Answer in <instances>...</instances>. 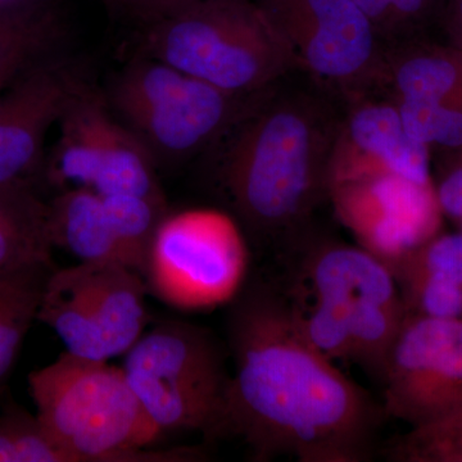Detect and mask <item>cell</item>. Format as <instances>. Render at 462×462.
<instances>
[{
    "mask_svg": "<svg viewBox=\"0 0 462 462\" xmlns=\"http://www.w3.org/2000/svg\"><path fill=\"white\" fill-rule=\"evenodd\" d=\"M36 418L75 462H187L196 449L145 451L163 436L123 367L65 352L29 375Z\"/></svg>",
    "mask_w": 462,
    "mask_h": 462,
    "instance_id": "cell-4",
    "label": "cell"
},
{
    "mask_svg": "<svg viewBox=\"0 0 462 462\" xmlns=\"http://www.w3.org/2000/svg\"><path fill=\"white\" fill-rule=\"evenodd\" d=\"M58 126L60 138L42 173L58 191L165 200L156 163L89 84L69 103Z\"/></svg>",
    "mask_w": 462,
    "mask_h": 462,
    "instance_id": "cell-11",
    "label": "cell"
},
{
    "mask_svg": "<svg viewBox=\"0 0 462 462\" xmlns=\"http://www.w3.org/2000/svg\"><path fill=\"white\" fill-rule=\"evenodd\" d=\"M0 462H75L38 420L23 410L0 415Z\"/></svg>",
    "mask_w": 462,
    "mask_h": 462,
    "instance_id": "cell-24",
    "label": "cell"
},
{
    "mask_svg": "<svg viewBox=\"0 0 462 462\" xmlns=\"http://www.w3.org/2000/svg\"><path fill=\"white\" fill-rule=\"evenodd\" d=\"M394 99V98H393ZM404 129L430 151H462V109L424 100L394 99Z\"/></svg>",
    "mask_w": 462,
    "mask_h": 462,
    "instance_id": "cell-23",
    "label": "cell"
},
{
    "mask_svg": "<svg viewBox=\"0 0 462 462\" xmlns=\"http://www.w3.org/2000/svg\"><path fill=\"white\" fill-rule=\"evenodd\" d=\"M430 39L387 51L389 96L462 109V47Z\"/></svg>",
    "mask_w": 462,
    "mask_h": 462,
    "instance_id": "cell-19",
    "label": "cell"
},
{
    "mask_svg": "<svg viewBox=\"0 0 462 462\" xmlns=\"http://www.w3.org/2000/svg\"><path fill=\"white\" fill-rule=\"evenodd\" d=\"M112 8L148 26L205 0H106Z\"/></svg>",
    "mask_w": 462,
    "mask_h": 462,
    "instance_id": "cell-26",
    "label": "cell"
},
{
    "mask_svg": "<svg viewBox=\"0 0 462 462\" xmlns=\"http://www.w3.org/2000/svg\"><path fill=\"white\" fill-rule=\"evenodd\" d=\"M50 206L30 185H0V276L57 269Z\"/></svg>",
    "mask_w": 462,
    "mask_h": 462,
    "instance_id": "cell-20",
    "label": "cell"
},
{
    "mask_svg": "<svg viewBox=\"0 0 462 462\" xmlns=\"http://www.w3.org/2000/svg\"><path fill=\"white\" fill-rule=\"evenodd\" d=\"M328 200L356 245L391 272L440 231L442 211L434 184L380 173L330 185Z\"/></svg>",
    "mask_w": 462,
    "mask_h": 462,
    "instance_id": "cell-13",
    "label": "cell"
},
{
    "mask_svg": "<svg viewBox=\"0 0 462 462\" xmlns=\"http://www.w3.org/2000/svg\"><path fill=\"white\" fill-rule=\"evenodd\" d=\"M430 149L404 129L389 94L365 97L345 105L331 156L329 188L380 173H394L420 184H433Z\"/></svg>",
    "mask_w": 462,
    "mask_h": 462,
    "instance_id": "cell-16",
    "label": "cell"
},
{
    "mask_svg": "<svg viewBox=\"0 0 462 462\" xmlns=\"http://www.w3.org/2000/svg\"><path fill=\"white\" fill-rule=\"evenodd\" d=\"M124 356L125 376L158 430H199L209 437L230 374L208 330L162 321L145 330Z\"/></svg>",
    "mask_w": 462,
    "mask_h": 462,
    "instance_id": "cell-7",
    "label": "cell"
},
{
    "mask_svg": "<svg viewBox=\"0 0 462 462\" xmlns=\"http://www.w3.org/2000/svg\"><path fill=\"white\" fill-rule=\"evenodd\" d=\"M462 227V226H461ZM462 230V229H461Z\"/></svg>",
    "mask_w": 462,
    "mask_h": 462,
    "instance_id": "cell-29",
    "label": "cell"
},
{
    "mask_svg": "<svg viewBox=\"0 0 462 462\" xmlns=\"http://www.w3.org/2000/svg\"><path fill=\"white\" fill-rule=\"evenodd\" d=\"M54 270L0 276V383L7 378L27 331L38 320L42 291Z\"/></svg>",
    "mask_w": 462,
    "mask_h": 462,
    "instance_id": "cell-21",
    "label": "cell"
},
{
    "mask_svg": "<svg viewBox=\"0 0 462 462\" xmlns=\"http://www.w3.org/2000/svg\"><path fill=\"white\" fill-rule=\"evenodd\" d=\"M446 157L437 181L433 180L438 205L443 216L457 221L462 226V158L456 153Z\"/></svg>",
    "mask_w": 462,
    "mask_h": 462,
    "instance_id": "cell-25",
    "label": "cell"
},
{
    "mask_svg": "<svg viewBox=\"0 0 462 462\" xmlns=\"http://www.w3.org/2000/svg\"><path fill=\"white\" fill-rule=\"evenodd\" d=\"M284 247L294 263L281 291L298 329L334 363L357 364L379 380L407 316L393 273L311 225Z\"/></svg>",
    "mask_w": 462,
    "mask_h": 462,
    "instance_id": "cell-3",
    "label": "cell"
},
{
    "mask_svg": "<svg viewBox=\"0 0 462 462\" xmlns=\"http://www.w3.org/2000/svg\"><path fill=\"white\" fill-rule=\"evenodd\" d=\"M257 94L227 93L143 54L125 67L105 97L160 170L215 147Z\"/></svg>",
    "mask_w": 462,
    "mask_h": 462,
    "instance_id": "cell-6",
    "label": "cell"
},
{
    "mask_svg": "<svg viewBox=\"0 0 462 462\" xmlns=\"http://www.w3.org/2000/svg\"><path fill=\"white\" fill-rule=\"evenodd\" d=\"M87 84L78 67L57 56L0 93V185L35 187L48 133Z\"/></svg>",
    "mask_w": 462,
    "mask_h": 462,
    "instance_id": "cell-15",
    "label": "cell"
},
{
    "mask_svg": "<svg viewBox=\"0 0 462 462\" xmlns=\"http://www.w3.org/2000/svg\"><path fill=\"white\" fill-rule=\"evenodd\" d=\"M231 303L234 370L209 438H238L256 461L370 460L384 407L305 338L281 289L245 285Z\"/></svg>",
    "mask_w": 462,
    "mask_h": 462,
    "instance_id": "cell-1",
    "label": "cell"
},
{
    "mask_svg": "<svg viewBox=\"0 0 462 462\" xmlns=\"http://www.w3.org/2000/svg\"><path fill=\"white\" fill-rule=\"evenodd\" d=\"M438 30L445 33L449 44L462 47V0H448Z\"/></svg>",
    "mask_w": 462,
    "mask_h": 462,
    "instance_id": "cell-27",
    "label": "cell"
},
{
    "mask_svg": "<svg viewBox=\"0 0 462 462\" xmlns=\"http://www.w3.org/2000/svg\"><path fill=\"white\" fill-rule=\"evenodd\" d=\"M454 153L458 154L462 158V151L454 152Z\"/></svg>",
    "mask_w": 462,
    "mask_h": 462,
    "instance_id": "cell-28",
    "label": "cell"
},
{
    "mask_svg": "<svg viewBox=\"0 0 462 462\" xmlns=\"http://www.w3.org/2000/svg\"><path fill=\"white\" fill-rule=\"evenodd\" d=\"M148 289L141 273L116 263H79L51 273L38 320L66 352L88 360L124 356L145 331Z\"/></svg>",
    "mask_w": 462,
    "mask_h": 462,
    "instance_id": "cell-10",
    "label": "cell"
},
{
    "mask_svg": "<svg viewBox=\"0 0 462 462\" xmlns=\"http://www.w3.org/2000/svg\"><path fill=\"white\" fill-rule=\"evenodd\" d=\"M366 14L387 51L430 38L439 29L448 0H354Z\"/></svg>",
    "mask_w": 462,
    "mask_h": 462,
    "instance_id": "cell-22",
    "label": "cell"
},
{
    "mask_svg": "<svg viewBox=\"0 0 462 462\" xmlns=\"http://www.w3.org/2000/svg\"><path fill=\"white\" fill-rule=\"evenodd\" d=\"M248 264L245 229L233 215L190 208L161 218L142 276L148 293L165 305L206 311L238 297Z\"/></svg>",
    "mask_w": 462,
    "mask_h": 462,
    "instance_id": "cell-8",
    "label": "cell"
},
{
    "mask_svg": "<svg viewBox=\"0 0 462 462\" xmlns=\"http://www.w3.org/2000/svg\"><path fill=\"white\" fill-rule=\"evenodd\" d=\"M65 23L48 0H0V93L60 56Z\"/></svg>",
    "mask_w": 462,
    "mask_h": 462,
    "instance_id": "cell-18",
    "label": "cell"
},
{
    "mask_svg": "<svg viewBox=\"0 0 462 462\" xmlns=\"http://www.w3.org/2000/svg\"><path fill=\"white\" fill-rule=\"evenodd\" d=\"M392 273L407 315L462 319V230L439 231Z\"/></svg>",
    "mask_w": 462,
    "mask_h": 462,
    "instance_id": "cell-17",
    "label": "cell"
},
{
    "mask_svg": "<svg viewBox=\"0 0 462 462\" xmlns=\"http://www.w3.org/2000/svg\"><path fill=\"white\" fill-rule=\"evenodd\" d=\"M144 56L236 96L261 93L298 69L256 0H205L153 23Z\"/></svg>",
    "mask_w": 462,
    "mask_h": 462,
    "instance_id": "cell-5",
    "label": "cell"
},
{
    "mask_svg": "<svg viewBox=\"0 0 462 462\" xmlns=\"http://www.w3.org/2000/svg\"><path fill=\"white\" fill-rule=\"evenodd\" d=\"M387 416L411 428L462 415V319L407 315L379 379Z\"/></svg>",
    "mask_w": 462,
    "mask_h": 462,
    "instance_id": "cell-12",
    "label": "cell"
},
{
    "mask_svg": "<svg viewBox=\"0 0 462 462\" xmlns=\"http://www.w3.org/2000/svg\"><path fill=\"white\" fill-rule=\"evenodd\" d=\"M261 91L218 143V181L252 236L285 245L329 197L345 106L300 72Z\"/></svg>",
    "mask_w": 462,
    "mask_h": 462,
    "instance_id": "cell-2",
    "label": "cell"
},
{
    "mask_svg": "<svg viewBox=\"0 0 462 462\" xmlns=\"http://www.w3.org/2000/svg\"><path fill=\"white\" fill-rule=\"evenodd\" d=\"M48 206L53 247L79 263L121 264L141 275L154 231L167 214L166 200L83 189L58 191Z\"/></svg>",
    "mask_w": 462,
    "mask_h": 462,
    "instance_id": "cell-14",
    "label": "cell"
},
{
    "mask_svg": "<svg viewBox=\"0 0 462 462\" xmlns=\"http://www.w3.org/2000/svg\"><path fill=\"white\" fill-rule=\"evenodd\" d=\"M298 71L343 106L389 94L387 50L354 0H256Z\"/></svg>",
    "mask_w": 462,
    "mask_h": 462,
    "instance_id": "cell-9",
    "label": "cell"
}]
</instances>
